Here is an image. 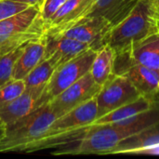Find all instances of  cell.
Listing matches in <instances>:
<instances>
[{"mask_svg": "<svg viewBox=\"0 0 159 159\" xmlns=\"http://www.w3.org/2000/svg\"><path fill=\"white\" fill-rule=\"evenodd\" d=\"M98 118L96 97L57 117L45 135L25 153L67 146L79 139L85 129Z\"/></svg>", "mask_w": 159, "mask_h": 159, "instance_id": "6da1fadb", "label": "cell"}, {"mask_svg": "<svg viewBox=\"0 0 159 159\" xmlns=\"http://www.w3.org/2000/svg\"><path fill=\"white\" fill-rule=\"evenodd\" d=\"M45 49V35L41 39L27 43L14 63L12 78L24 79L26 75L43 60Z\"/></svg>", "mask_w": 159, "mask_h": 159, "instance_id": "2e32d148", "label": "cell"}, {"mask_svg": "<svg viewBox=\"0 0 159 159\" xmlns=\"http://www.w3.org/2000/svg\"><path fill=\"white\" fill-rule=\"evenodd\" d=\"M129 61L159 72V32L117 52Z\"/></svg>", "mask_w": 159, "mask_h": 159, "instance_id": "4fadbf2b", "label": "cell"}, {"mask_svg": "<svg viewBox=\"0 0 159 159\" xmlns=\"http://www.w3.org/2000/svg\"><path fill=\"white\" fill-rule=\"evenodd\" d=\"M112 24L102 16L84 17L61 32L68 37L76 39L94 50H99L107 44Z\"/></svg>", "mask_w": 159, "mask_h": 159, "instance_id": "9c48e42d", "label": "cell"}, {"mask_svg": "<svg viewBox=\"0 0 159 159\" xmlns=\"http://www.w3.org/2000/svg\"><path fill=\"white\" fill-rule=\"evenodd\" d=\"M6 129V127H5V125L3 124V122L1 121V119H0V130L1 129Z\"/></svg>", "mask_w": 159, "mask_h": 159, "instance_id": "484cf974", "label": "cell"}, {"mask_svg": "<svg viewBox=\"0 0 159 159\" xmlns=\"http://www.w3.org/2000/svg\"><path fill=\"white\" fill-rule=\"evenodd\" d=\"M156 104L155 100L148 99L146 97L141 96L136 101L129 102L126 105H123L107 115L99 117L93 124H109L119 122L134 116H137L141 113L150 110Z\"/></svg>", "mask_w": 159, "mask_h": 159, "instance_id": "e0dca14e", "label": "cell"}, {"mask_svg": "<svg viewBox=\"0 0 159 159\" xmlns=\"http://www.w3.org/2000/svg\"><path fill=\"white\" fill-rule=\"evenodd\" d=\"M154 2L156 3V5H157V7H159V0H154Z\"/></svg>", "mask_w": 159, "mask_h": 159, "instance_id": "83f0119b", "label": "cell"}, {"mask_svg": "<svg viewBox=\"0 0 159 159\" xmlns=\"http://www.w3.org/2000/svg\"><path fill=\"white\" fill-rule=\"evenodd\" d=\"M5 131H6V129H1L0 130V141L3 139V137H4V135H5Z\"/></svg>", "mask_w": 159, "mask_h": 159, "instance_id": "d4e9b609", "label": "cell"}, {"mask_svg": "<svg viewBox=\"0 0 159 159\" xmlns=\"http://www.w3.org/2000/svg\"><path fill=\"white\" fill-rule=\"evenodd\" d=\"M96 53V50L89 48L74 59L58 66L44 91L45 100L48 102L69 86L90 72Z\"/></svg>", "mask_w": 159, "mask_h": 159, "instance_id": "5b68a950", "label": "cell"}, {"mask_svg": "<svg viewBox=\"0 0 159 159\" xmlns=\"http://www.w3.org/2000/svg\"><path fill=\"white\" fill-rule=\"evenodd\" d=\"M94 0H66L45 23L46 33H57L84 18Z\"/></svg>", "mask_w": 159, "mask_h": 159, "instance_id": "7c38bea8", "label": "cell"}, {"mask_svg": "<svg viewBox=\"0 0 159 159\" xmlns=\"http://www.w3.org/2000/svg\"><path fill=\"white\" fill-rule=\"evenodd\" d=\"M100 89L101 86L94 81L90 72H89L49 101L48 104L56 117H59L95 98Z\"/></svg>", "mask_w": 159, "mask_h": 159, "instance_id": "ba28073f", "label": "cell"}, {"mask_svg": "<svg viewBox=\"0 0 159 159\" xmlns=\"http://www.w3.org/2000/svg\"><path fill=\"white\" fill-rule=\"evenodd\" d=\"M45 21L40 8L31 6L23 11L0 20V56L27 43L44 37Z\"/></svg>", "mask_w": 159, "mask_h": 159, "instance_id": "277c9868", "label": "cell"}, {"mask_svg": "<svg viewBox=\"0 0 159 159\" xmlns=\"http://www.w3.org/2000/svg\"><path fill=\"white\" fill-rule=\"evenodd\" d=\"M116 51L106 44L99 50L93 60L90 74L94 81L101 87L114 75Z\"/></svg>", "mask_w": 159, "mask_h": 159, "instance_id": "ac0fdd59", "label": "cell"}, {"mask_svg": "<svg viewBox=\"0 0 159 159\" xmlns=\"http://www.w3.org/2000/svg\"><path fill=\"white\" fill-rule=\"evenodd\" d=\"M141 96L129 79L114 74L101 87L100 91L96 95L98 118L136 101Z\"/></svg>", "mask_w": 159, "mask_h": 159, "instance_id": "8992f818", "label": "cell"}, {"mask_svg": "<svg viewBox=\"0 0 159 159\" xmlns=\"http://www.w3.org/2000/svg\"><path fill=\"white\" fill-rule=\"evenodd\" d=\"M58 66L59 64L53 57L43 58L23 79L26 87L25 89L44 93L51 75Z\"/></svg>", "mask_w": 159, "mask_h": 159, "instance_id": "d6986e66", "label": "cell"}, {"mask_svg": "<svg viewBox=\"0 0 159 159\" xmlns=\"http://www.w3.org/2000/svg\"><path fill=\"white\" fill-rule=\"evenodd\" d=\"M45 43L44 58L53 57L59 66L89 48L88 45L60 33H46Z\"/></svg>", "mask_w": 159, "mask_h": 159, "instance_id": "8fae6325", "label": "cell"}, {"mask_svg": "<svg viewBox=\"0 0 159 159\" xmlns=\"http://www.w3.org/2000/svg\"><path fill=\"white\" fill-rule=\"evenodd\" d=\"M56 118L48 102L6 127L5 135L0 141V153H25L32 144L45 135Z\"/></svg>", "mask_w": 159, "mask_h": 159, "instance_id": "3957f363", "label": "cell"}, {"mask_svg": "<svg viewBox=\"0 0 159 159\" xmlns=\"http://www.w3.org/2000/svg\"><path fill=\"white\" fill-rule=\"evenodd\" d=\"M157 26H158V32H159V7H157Z\"/></svg>", "mask_w": 159, "mask_h": 159, "instance_id": "4316f807", "label": "cell"}, {"mask_svg": "<svg viewBox=\"0 0 159 159\" xmlns=\"http://www.w3.org/2000/svg\"><path fill=\"white\" fill-rule=\"evenodd\" d=\"M11 1H17V2H20V3H25V4H28L30 6L37 7L40 8L44 0H11Z\"/></svg>", "mask_w": 159, "mask_h": 159, "instance_id": "cb8c5ba5", "label": "cell"}, {"mask_svg": "<svg viewBox=\"0 0 159 159\" xmlns=\"http://www.w3.org/2000/svg\"><path fill=\"white\" fill-rule=\"evenodd\" d=\"M25 89L26 87L23 79L11 78L0 88V108L18 98L24 92Z\"/></svg>", "mask_w": 159, "mask_h": 159, "instance_id": "ffe728a7", "label": "cell"}, {"mask_svg": "<svg viewBox=\"0 0 159 159\" xmlns=\"http://www.w3.org/2000/svg\"><path fill=\"white\" fill-rule=\"evenodd\" d=\"M114 74L125 76L138 92L154 100L159 94V72L129 61L122 54L116 53Z\"/></svg>", "mask_w": 159, "mask_h": 159, "instance_id": "52a82bcc", "label": "cell"}, {"mask_svg": "<svg viewBox=\"0 0 159 159\" xmlns=\"http://www.w3.org/2000/svg\"><path fill=\"white\" fill-rule=\"evenodd\" d=\"M66 0H44L40 7L41 16L45 23L59 10Z\"/></svg>", "mask_w": 159, "mask_h": 159, "instance_id": "603a6c76", "label": "cell"}, {"mask_svg": "<svg viewBox=\"0 0 159 159\" xmlns=\"http://www.w3.org/2000/svg\"><path fill=\"white\" fill-rule=\"evenodd\" d=\"M46 103L44 93L25 89L14 101L0 108V119L5 127L10 126Z\"/></svg>", "mask_w": 159, "mask_h": 159, "instance_id": "30bf717a", "label": "cell"}, {"mask_svg": "<svg viewBox=\"0 0 159 159\" xmlns=\"http://www.w3.org/2000/svg\"><path fill=\"white\" fill-rule=\"evenodd\" d=\"M140 0H94L85 17L102 16L112 26L121 21Z\"/></svg>", "mask_w": 159, "mask_h": 159, "instance_id": "9a60e30c", "label": "cell"}, {"mask_svg": "<svg viewBox=\"0 0 159 159\" xmlns=\"http://www.w3.org/2000/svg\"><path fill=\"white\" fill-rule=\"evenodd\" d=\"M155 100H157V98H155ZM157 101H159V99H158V100H157Z\"/></svg>", "mask_w": 159, "mask_h": 159, "instance_id": "f1b7e54d", "label": "cell"}, {"mask_svg": "<svg viewBox=\"0 0 159 159\" xmlns=\"http://www.w3.org/2000/svg\"><path fill=\"white\" fill-rule=\"evenodd\" d=\"M31 7L28 4L11 0H0V20L7 19Z\"/></svg>", "mask_w": 159, "mask_h": 159, "instance_id": "7402d4cb", "label": "cell"}, {"mask_svg": "<svg viewBox=\"0 0 159 159\" xmlns=\"http://www.w3.org/2000/svg\"><path fill=\"white\" fill-rule=\"evenodd\" d=\"M24 46L17 48L10 52L0 56V88L12 78L14 63L21 53Z\"/></svg>", "mask_w": 159, "mask_h": 159, "instance_id": "44dd1931", "label": "cell"}, {"mask_svg": "<svg viewBox=\"0 0 159 159\" xmlns=\"http://www.w3.org/2000/svg\"><path fill=\"white\" fill-rule=\"evenodd\" d=\"M157 7L154 0H140L121 21L112 27L107 44L117 53L158 33Z\"/></svg>", "mask_w": 159, "mask_h": 159, "instance_id": "7a4b0ae2", "label": "cell"}, {"mask_svg": "<svg viewBox=\"0 0 159 159\" xmlns=\"http://www.w3.org/2000/svg\"><path fill=\"white\" fill-rule=\"evenodd\" d=\"M159 149V123L123 140L113 154L145 153Z\"/></svg>", "mask_w": 159, "mask_h": 159, "instance_id": "5bb4252c", "label": "cell"}]
</instances>
